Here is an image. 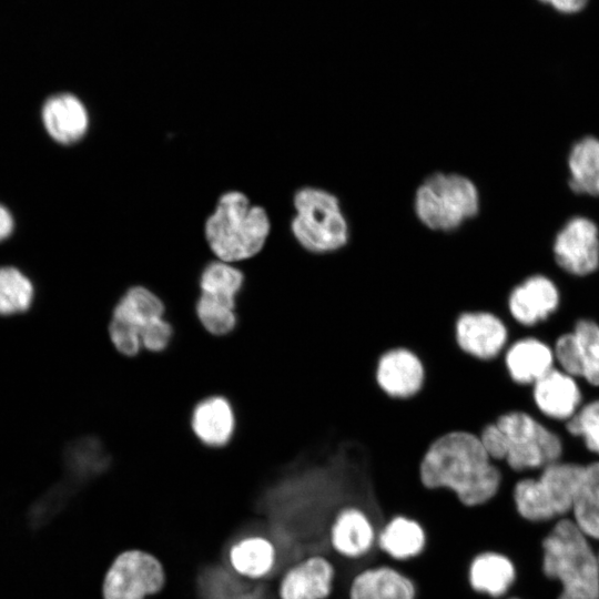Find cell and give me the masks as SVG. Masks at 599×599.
Segmentation results:
<instances>
[{
    "label": "cell",
    "instance_id": "cell-1",
    "mask_svg": "<svg viewBox=\"0 0 599 599\" xmlns=\"http://www.w3.org/2000/svg\"><path fill=\"white\" fill-rule=\"evenodd\" d=\"M420 480L427 489L453 491L465 507H479L499 493L504 475L486 451L479 436L451 432L436 439L420 464Z\"/></svg>",
    "mask_w": 599,
    "mask_h": 599
},
{
    "label": "cell",
    "instance_id": "cell-2",
    "mask_svg": "<svg viewBox=\"0 0 599 599\" xmlns=\"http://www.w3.org/2000/svg\"><path fill=\"white\" fill-rule=\"evenodd\" d=\"M204 231L217 260L234 263L262 251L271 232V221L265 209L251 205L244 193L230 191L219 199Z\"/></svg>",
    "mask_w": 599,
    "mask_h": 599
},
{
    "label": "cell",
    "instance_id": "cell-3",
    "mask_svg": "<svg viewBox=\"0 0 599 599\" xmlns=\"http://www.w3.org/2000/svg\"><path fill=\"white\" fill-rule=\"evenodd\" d=\"M542 549L545 575L562 586L558 599H599L598 557L573 520L558 521Z\"/></svg>",
    "mask_w": 599,
    "mask_h": 599
},
{
    "label": "cell",
    "instance_id": "cell-4",
    "mask_svg": "<svg viewBox=\"0 0 599 599\" xmlns=\"http://www.w3.org/2000/svg\"><path fill=\"white\" fill-rule=\"evenodd\" d=\"M291 232L304 251L323 256L347 245L348 221L334 193L318 186H303L294 193Z\"/></svg>",
    "mask_w": 599,
    "mask_h": 599
},
{
    "label": "cell",
    "instance_id": "cell-5",
    "mask_svg": "<svg viewBox=\"0 0 599 599\" xmlns=\"http://www.w3.org/2000/svg\"><path fill=\"white\" fill-rule=\"evenodd\" d=\"M413 204L416 217L425 227L447 233L477 215L479 193L466 175L435 172L417 186Z\"/></svg>",
    "mask_w": 599,
    "mask_h": 599
},
{
    "label": "cell",
    "instance_id": "cell-6",
    "mask_svg": "<svg viewBox=\"0 0 599 599\" xmlns=\"http://www.w3.org/2000/svg\"><path fill=\"white\" fill-rule=\"evenodd\" d=\"M585 466L572 463H552L538 479L525 478L514 487L512 499L521 517L545 521L572 509Z\"/></svg>",
    "mask_w": 599,
    "mask_h": 599
},
{
    "label": "cell",
    "instance_id": "cell-7",
    "mask_svg": "<svg viewBox=\"0 0 599 599\" xmlns=\"http://www.w3.org/2000/svg\"><path fill=\"white\" fill-rule=\"evenodd\" d=\"M495 424L501 437V463L515 471L545 468L562 454L560 438L525 412H506Z\"/></svg>",
    "mask_w": 599,
    "mask_h": 599
},
{
    "label": "cell",
    "instance_id": "cell-8",
    "mask_svg": "<svg viewBox=\"0 0 599 599\" xmlns=\"http://www.w3.org/2000/svg\"><path fill=\"white\" fill-rule=\"evenodd\" d=\"M164 583L160 561L141 550H129L112 562L103 581L104 599H144Z\"/></svg>",
    "mask_w": 599,
    "mask_h": 599
},
{
    "label": "cell",
    "instance_id": "cell-9",
    "mask_svg": "<svg viewBox=\"0 0 599 599\" xmlns=\"http://www.w3.org/2000/svg\"><path fill=\"white\" fill-rule=\"evenodd\" d=\"M43 132L57 144L70 146L88 133L90 115L83 101L72 92L48 95L39 109Z\"/></svg>",
    "mask_w": 599,
    "mask_h": 599
},
{
    "label": "cell",
    "instance_id": "cell-10",
    "mask_svg": "<svg viewBox=\"0 0 599 599\" xmlns=\"http://www.w3.org/2000/svg\"><path fill=\"white\" fill-rule=\"evenodd\" d=\"M507 324L488 311L461 313L456 321V341L467 355L479 361L500 357L508 344Z\"/></svg>",
    "mask_w": 599,
    "mask_h": 599
},
{
    "label": "cell",
    "instance_id": "cell-11",
    "mask_svg": "<svg viewBox=\"0 0 599 599\" xmlns=\"http://www.w3.org/2000/svg\"><path fill=\"white\" fill-rule=\"evenodd\" d=\"M557 263L573 275H587L599 265V232L589 219L576 216L557 234L554 245Z\"/></svg>",
    "mask_w": 599,
    "mask_h": 599
},
{
    "label": "cell",
    "instance_id": "cell-12",
    "mask_svg": "<svg viewBox=\"0 0 599 599\" xmlns=\"http://www.w3.org/2000/svg\"><path fill=\"white\" fill-rule=\"evenodd\" d=\"M333 550L346 559H359L372 550L377 538L376 524L361 507H342L328 527Z\"/></svg>",
    "mask_w": 599,
    "mask_h": 599
},
{
    "label": "cell",
    "instance_id": "cell-13",
    "mask_svg": "<svg viewBox=\"0 0 599 599\" xmlns=\"http://www.w3.org/2000/svg\"><path fill=\"white\" fill-rule=\"evenodd\" d=\"M336 581L333 562L322 555L309 556L291 567L280 583L281 599H328Z\"/></svg>",
    "mask_w": 599,
    "mask_h": 599
},
{
    "label": "cell",
    "instance_id": "cell-14",
    "mask_svg": "<svg viewBox=\"0 0 599 599\" xmlns=\"http://www.w3.org/2000/svg\"><path fill=\"white\" fill-rule=\"evenodd\" d=\"M425 370L419 357L403 347L385 352L378 359L376 380L392 398H410L424 384Z\"/></svg>",
    "mask_w": 599,
    "mask_h": 599
},
{
    "label": "cell",
    "instance_id": "cell-15",
    "mask_svg": "<svg viewBox=\"0 0 599 599\" xmlns=\"http://www.w3.org/2000/svg\"><path fill=\"white\" fill-rule=\"evenodd\" d=\"M559 293L556 285L546 276L534 275L515 286L507 298L510 316L524 326L545 321L556 311Z\"/></svg>",
    "mask_w": 599,
    "mask_h": 599
},
{
    "label": "cell",
    "instance_id": "cell-16",
    "mask_svg": "<svg viewBox=\"0 0 599 599\" xmlns=\"http://www.w3.org/2000/svg\"><path fill=\"white\" fill-rule=\"evenodd\" d=\"M348 599H417L414 580L393 566L378 565L358 571L348 587Z\"/></svg>",
    "mask_w": 599,
    "mask_h": 599
},
{
    "label": "cell",
    "instance_id": "cell-17",
    "mask_svg": "<svg viewBox=\"0 0 599 599\" xmlns=\"http://www.w3.org/2000/svg\"><path fill=\"white\" fill-rule=\"evenodd\" d=\"M235 412L230 400L212 395L200 400L191 413V428L206 447L226 446L235 433Z\"/></svg>",
    "mask_w": 599,
    "mask_h": 599
},
{
    "label": "cell",
    "instance_id": "cell-18",
    "mask_svg": "<svg viewBox=\"0 0 599 599\" xmlns=\"http://www.w3.org/2000/svg\"><path fill=\"white\" fill-rule=\"evenodd\" d=\"M532 395L542 414L560 420L571 418L581 402V392L573 377L556 368L534 384Z\"/></svg>",
    "mask_w": 599,
    "mask_h": 599
},
{
    "label": "cell",
    "instance_id": "cell-19",
    "mask_svg": "<svg viewBox=\"0 0 599 599\" xmlns=\"http://www.w3.org/2000/svg\"><path fill=\"white\" fill-rule=\"evenodd\" d=\"M378 548L395 561H408L419 557L427 545L424 525L406 515H394L378 530Z\"/></svg>",
    "mask_w": 599,
    "mask_h": 599
},
{
    "label": "cell",
    "instance_id": "cell-20",
    "mask_svg": "<svg viewBox=\"0 0 599 599\" xmlns=\"http://www.w3.org/2000/svg\"><path fill=\"white\" fill-rule=\"evenodd\" d=\"M552 351L537 338L526 337L511 343L502 355L508 377L519 385L535 384L554 363Z\"/></svg>",
    "mask_w": 599,
    "mask_h": 599
},
{
    "label": "cell",
    "instance_id": "cell-21",
    "mask_svg": "<svg viewBox=\"0 0 599 599\" xmlns=\"http://www.w3.org/2000/svg\"><path fill=\"white\" fill-rule=\"evenodd\" d=\"M467 578L474 591L490 598H500L514 583L516 570L505 555L484 551L471 559Z\"/></svg>",
    "mask_w": 599,
    "mask_h": 599
},
{
    "label": "cell",
    "instance_id": "cell-22",
    "mask_svg": "<svg viewBox=\"0 0 599 599\" xmlns=\"http://www.w3.org/2000/svg\"><path fill=\"white\" fill-rule=\"evenodd\" d=\"M63 460L68 475L65 481L75 488L102 474L109 467L111 457L99 438L84 436L68 444Z\"/></svg>",
    "mask_w": 599,
    "mask_h": 599
},
{
    "label": "cell",
    "instance_id": "cell-23",
    "mask_svg": "<svg viewBox=\"0 0 599 599\" xmlns=\"http://www.w3.org/2000/svg\"><path fill=\"white\" fill-rule=\"evenodd\" d=\"M164 304L152 291L144 286L130 287L115 304L112 318L134 328L141 337L142 329L153 321L163 317Z\"/></svg>",
    "mask_w": 599,
    "mask_h": 599
},
{
    "label": "cell",
    "instance_id": "cell-24",
    "mask_svg": "<svg viewBox=\"0 0 599 599\" xmlns=\"http://www.w3.org/2000/svg\"><path fill=\"white\" fill-rule=\"evenodd\" d=\"M568 167L572 191L599 195V139L586 136L578 141L570 151Z\"/></svg>",
    "mask_w": 599,
    "mask_h": 599
},
{
    "label": "cell",
    "instance_id": "cell-25",
    "mask_svg": "<svg viewBox=\"0 0 599 599\" xmlns=\"http://www.w3.org/2000/svg\"><path fill=\"white\" fill-rule=\"evenodd\" d=\"M571 510L580 530L599 540V461L585 466Z\"/></svg>",
    "mask_w": 599,
    "mask_h": 599
},
{
    "label": "cell",
    "instance_id": "cell-26",
    "mask_svg": "<svg viewBox=\"0 0 599 599\" xmlns=\"http://www.w3.org/2000/svg\"><path fill=\"white\" fill-rule=\"evenodd\" d=\"M273 545L261 537H251L234 545L230 551V560L234 569L250 578L267 575L275 562Z\"/></svg>",
    "mask_w": 599,
    "mask_h": 599
},
{
    "label": "cell",
    "instance_id": "cell-27",
    "mask_svg": "<svg viewBox=\"0 0 599 599\" xmlns=\"http://www.w3.org/2000/svg\"><path fill=\"white\" fill-rule=\"evenodd\" d=\"M34 298L31 278L19 267L0 265V315L21 314Z\"/></svg>",
    "mask_w": 599,
    "mask_h": 599
},
{
    "label": "cell",
    "instance_id": "cell-28",
    "mask_svg": "<svg viewBox=\"0 0 599 599\" xmlns=\"http://www.w3.org/2000/svg\"><path fill=\"white\" fill-rule=\"evenodd\" d=\"M243 283L244 275L238 268L232 263L216 260L209 263L201 273L200 294L236 303Z\"/></svg>",
    "mask_w": 599,
    "mask_h": 599
},
{
    "label": "cell",
    "instance_id": "cell-29",
    "mask_svg": "<svg viewBox=\"0 0 599 599\" xmlns=\"http://www.w3.org/2000/svg\"><path fill=\"white\" fill-rule=\"evenodd\" d=\"M576 338L581 377L599 386V325L590 319H580L572 332Z\"/></svg>",
    "mask_w": 599,
    "mask_h": 599
},
{
    "label": "cell",
    "instance_id": "cell-30",
    "mask_svg": "<svg viewBox=\"0 0 599 599\" xmlns=\"http://www.w3.org/2000/svg\"><path fill=\"white\" fill-rule=\"evenodd\" d=\"M235 307V303L200 294L195 312L200 323L209 333L215 336H224L232 333L236 327L237 314Z\"/></svg>",
    "mask_w": 599,
    "mask_h": 599
},
{
    "label": "cell",
    "instance_id": "cell-31",
    "mask_svg": "<svg viewBox=\"0 0 599 599\" xmlns=\"http://www.w3.org/2000/svg\"><path fill=\"white\" fill-rule=\"evenodd\" d=\"M567 430L583 439L587 448L599 455V399L582 406L568 419Z\"/></svg>",
    "mask_w": 599,
    "mask_h": 599
},
{
    "label": "cell",
    "instance_id": "cell-32",
    "mask_svg": "<svg viewBox=\"0 0 599 599\" xmlns=\"http://www.w3.org/2000/svg\"><path fill=\"white\" fill-rule=\"evenodd\" d=\"M109 335L115 349L124 356H135L142 348L140 334L123 323L111 319Z\"/></svg>",
    "mask_w": 599,
    "mask_h": 599
},
{
    "label": "cell",
    "instance_id": "cell-33",
    "mask_svg": "<svg viewBox=\"0 0 599 599\" xmlns=\"http://www.w3.org/2000/svg\"><path fill=\"white\" fill-rule=\"evenodd\" d=\"M172 336L173 328L171 324L164 317H160L142 329V347L153 353L163 352L170 345Z\"/></svg>",
    "mask_w": 599,
    "mask_h": 599
},
{
    "label": "cell",
    "instance_id": "cell-34",
    "mask_svg": "<svg viewBox=\"0 0 599 599\" xmlns=\"http://www.w3.org/2000/svg\"><path fill=\"white\" fill-rule=\"evenodd\" d=\"M555 357L568 375L581 377L578 348L573 333L561 335L555 346Z\"/></svg>",
    "mask_w": 599,
    "mask_h": 599
},
{
    "label": "cell",
    "instance_id": "cell-35",
    "mask_svg": "<svg viewBox=\"0 0 599 599\" xmlns=\"http://www.w3.org/2000/svg\"><path fill=\"white\" fill-rule=\"evenodd\" d=\"M17 227V220L8 205L0 202V244L10 240Z\"/></svg>",
    "mask_w": 599,
    "mask_h": 599
},
{
    "label": "cell",
    "instance_id": "cell-36",
    "mask_svg": "<svg viewBox=\"0 0 599 599\" xmlns=\"http://www.w3.org/2000/svg\"><path fill=\"white\" fill-rule=\"evenodd\" d=\"M551 4L556 10L565 13H573L580 11L588 0H540Z\"/></svg>",
    "mask_w": 599,
    "mask_h": 599
},
{
    "label": "cell",
    "instance_id": "cell-37",
    "mask_svg": "<svg viewBox=\"0 0 599 599\" xmlns=\"http://www.w3.org/2000/svg\"><path fill=\"white\" fill-rule=\"evenodd\" d=\"M597 557H598V564H599V554L597 555Z\"/></svg>",
    "mask_w": 599,
    "mask_h": 599
},
{
    "label": "cell",
    "instance_id": "cell-38",
    "mask_svg": "<svg viewBox=\"0 0 599 599\" xmlns=\"http://www.w3.org/2000/svg\"><path fill=\"white\" fill-rule=\"evenodd\" d=\"M511 599H517V598H511Z\"/></svg>",
    "mask_w": 599,
    "mask_h": 599
}]
</instances>
